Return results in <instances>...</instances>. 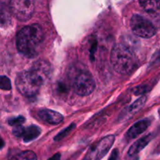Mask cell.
Listing matches in <instances>:
<instances>
[{
	"instance_id": "6da1fadb",
	"label": "cell",
	"mask_w": 160,
	"mask_h": 160,
	"mask_svg": "<svg viewBox=\"0 0 160 160\" xmlns=\"http://www.w3.org/2000/svg\"><path fill=\"white\" fill-rule=\"evenodd\" d=\"M44 40V32L40 25H28L22 28L16 38L17 48L21 54L34 57L38 52L40 45Z\"/></svg>"
},
{
	"instance_id": "7a4b0ae2",
	"label": "cell",
	"mask_w": 160,
	"mask_h": 160,
	"mask_svg": "<svg viewBox=\"0 0 160 160\" xmlns=\"http://www.w3.org/2000/svg\"><path fill=\"white\" fill-rule=\"evenodd\" d=\"M110 59L114 70L121 74L131 73L136 67L134 53L123 44H117L112 48Z\"/></svg>"
},
{
	"instance_id": "3957f363",
	"label": "cell",
	"mask_w": 160,
	"mask_h": 160,
	"mask_svg": "<svg viewBox=\"0 0 160 160\" xmlns=\"http://www.w3.org/2000/svg\"><path fill=\"white\" fill-rule=\"evenodd\" d=\"M45 78L34 68L23 71L17 75L15 84L17 90L23 96L31 97L39 92Z\"/></svg>"
},
{
	"instance_id": "277c9868",
	"label": "cell",
	"mask_w": 160,
	"mask_h": 160,
	"mask_svg": "<svg viewBox=\"0 0 160 160\" xmlns=\"http://www.w3.org/2000/svg\"><path fill=\"white\" fill-rule=\"evenodd\" d=\"M131 28L135 35L144 38H150L156 33L153 23L148 19L138 14H134L131 17Z\"/></svg>"
},
{
	"instance_id": "5b68a950",
	"label": "cell",
	"mask_w": 160,
	"mask_h": 160,
	"mask_svg": "<svg viewBox=\"0 0 160 160\" xmlns=\"http://www.w3.org/2000/svg\"><path fill=\"white\" fill-rule=\"evenodd\" d=\"M9 9L16 18L20 21H27L34 12V0H11Z\"/></svg>"
},
{
	"instance_id": "8992f818",
	"label": "cell",
	"mask_w": 160,
	"mask_h": 160,
	"mask_svg": "<svg viewBox=\"0 0 160 160\" xmlns=\"http://www.w3.org/2000/svg\"><path fill=\"white\" fill-rule=\"evenodd\" d=\"M95 83L93 77L88 72H81L75 78L73 88L75 92L81 96H87L95 89Z\"/></svg>"
},
{
	"instance_id": "52a82bcc",
	"label": "cell",
	"mask_w": 160,
	"mask_h": 160,
	"mask_svg": "<svg viewBox=\"0 0 160 160\" xmlns=\"http://www.w3.org/2000/svg\"><path fill=\"white\" fill-rule=\"evenodd\" d=\"M115 137L113 135H109L103 138L100 142L95 144L89 150L83 160H101L109 151L112 145H113Z\"/></svg>"
},
{
	"instance_id": "ba28073f",
	"label": "cell",
	"mask_w": 160,
	"mask_h": 160,
	"mask_svg": "<svg viewBox=\"0 0 160 160\" xmlns=\"http://www.w3.org/2000/svg\"><path fill=\"white\" fill-rule=\"evenodd\" d=\"M38 114L42 120L51 124H58L63 120V117L62 114L51 109H41L38 111Z\"/></svg>"
},
{
	"instance_id": "9c48e42d",
	"label": "cell",
	"mask_w": 160,
	"mask_h": 160,
	"mask_svg": "<svg viewBox=\"0 0 160 160\" xmlns=\"http://www.w3.org/2000/svg\"><path fill=\"white\" fill-rule=\"evenodd\" d=\"M146 96H142L140 98L136 100L134 103H132L131 106L124 109V112H123V115L120 116V118H122L123 120H127L132 117L136 112H138L139 109H142V106H144V105L146 102Z\"/></svg>"
},
{
	"instance_id": "30bf717a",
	"label": "cell",
	"mask_w": 160,
	"mask_h": 160,
	"mask_svg": "<svg viewBox=\"0 0 160 160\" xmlns=\"http://www.w3.org/2000/svg\"><path fill=\"white\" fill-rule=\"evenodd\" d=\"M152 134H147L145 137H142L140 139H138L137 142H134V143L131 146L129 151H128V155H129L130 156H134V155H137L138 153L142 151L144 148H145V147L148 145V144L151 142L152 139Z\"/></svg>"
},
{
	"instance_id": "8fae6325",
	"label": "cell",
	"mask_w": 160,
	"mask_h": 160,
	"mask_svg": "<svg viewBox=\"0 0 160 160\" xmlns=\"http://www.w3.org/2000/svg\"><path fill=\"white\" fill-rule=\"evenodd\" d=\"M150 125V121L148 120H142L134 123L128 131V136L130 138H135L138 136L142 134L148 126Z\"/></svg>"
},
{
	"instance_id": "7c38bea8",
	"label": "cell",
	"mask_w": 160,
	"mask_h": 160,
	"mask_svg": "<svg viewBox=\"0 0 160 160\" xmlns=\"http://www.w3.org/2000/svg\"><path fill=\"white\" fill-rule=\"evenodd\" d=\"M40 128H38L37 126L32 125V126L28 127V128H24V131H23L22 138H23L24 142H30L37 138L40 135Z\"/></svg>"
},
{
	"instance_id": "4fadbf2b",
	"label": "cell",
	"mask_w": 160,
	"mask_h": 160,
	"mask_svg": "<svg viewBox=\"0 0 160 160\" xmlns=\"http://www.w3.org/2000/svg\"><path fill=\"white\" fill-rule=\"evenodd\" d=\"M139 4L147 12H156L160 9V0H139Z\"/></svg>"
},
{
	"instance_id": "5bb4252c",
	"label": "cell",
	"mask_w": 160,
	"mask_h": 160,
	"mask_svg": "<svg viewBox=\"0 0 160 160\" xmlns=\"http://www.w3.org/2000/svg\"><path fill=\"white\" fill-rule=\"evenodd\" d=\"M75 127H76V124H75L74 123H71L70 126L67 127V128H65L64 130H62V131H60V132H59V134H58L54 138V141H56V142H59V141L62 140V138H64L65 137H67V136L68 135L70 132H71L72 130H73Z\"/></svg>"
},
{
	"instance_id": "9a60e30c",
	"label": "cell",
	"mask_w": 160,
	"mask_h": 160,
	"mask_svg": "<svg viewBox=\"0 0 160 160\" xmlns=\"http://www.w3.org/2000/svg\"><path fill=\"white\" fill-rule=\"evenodd\" d=\"M23 152L20 150H12L9 152L8 155V160H23Z\"/></svg>"
},
{
	"instance_id": "2e32d148",
	"label": "cell",
	"mask_w": 160,
	"mask_h": 160,
	"mask_svg": "<svg viewBox=\"0 0 160 160\" xmlns=\"http://www.w3.org/2000/svg\"><path fill=\"white\" fill-rule=\"evenodd\" d=\"M0 81H1V88L2 89V90H10L11 88H12V85H11L10 80H9L7 77L2 76Z\"/></svg>"
},
{
	"instance_id": "e0dca14e",
	"label": "cell",
	"mask_w": 160,
	"mask_h": 160,
	"mask_svg": "<svg viewBox=\"0 0 160 160\" xmlns=\"http://www.w3.org/2000/svg\"><path fill=\"white\" fill-rule=\"evenodd\" d=\"M25 121V118L22 116L17 117H13L8 120V123L11 126H18V125L22 124Z\"/></svg>"
},
{
	"instance_id": "ac0fdd59",
	"label": "cell",
	"mask_w": 160,
	"mask_h": 160,
	"mask_svg": "<svg viewBox=\"0 0 160 160\" xmlns=\"http://www.w3.org/2000/svg\"><path fill=\"white\" fill-rule=\"evenodd\" d=\"M23 157L25 160H38L37 156L32 151H23Z\"/></svg>"
},
{
	"instance_id": "d6986e66",
	"label": "cell",
	"mask_w": 160,
	"mask_h": 160,
	"mask_svg": "<svg viewBox=\"0 0 160 160\" xmlns=\"http://www.w3.org/2000/svg\"><path fill=\"white\" fill-rule=\"evenodd\" d=\"M23 131H24V128L20 125L18 126H15V128L12 130V134L16 136V137H22L23 134Z\"/></svg>"
},
{
	"instance_id": "ffe728a7",
	"label": "cell",
	"mask_w": 160,
	"mask_h": 160,
	"mask_svg": "<svg viewBox=\"0 0 160 160\" xmlns=\"http://www.w3.org/2000/svg\"><path fill=\"white\" fill-rule=\"evenodd\" d=\"M146 91V86H138L135 88L133 89V92L134 95H142V94L145 93Z\"/></svg>"
},
{
	"instance_id": "44dd1931",
	"label": "cell",
	"mask_w": 160,
	"mask_h": 160,
	"mask_svg": "<svg viewBox=\"0 0 160 160\" xmlns=\"http://www.w3.org/2000/svg\"><path fill=\"white\" fill-rule=\"evenodd\" d=\"M119 156V152H118V150L117 148L112 150V153H111L110 156H109V159L108 160H117V158H118Z\"/></svg>"
},
{
	"instance_id": "7402d4cb",
	"label": "cell",
	"mask_w": 160,
	"mask_h": 160,
	"mask_svg": "<svg viewBox=\"0 0 160 160\" xmlns=\"http://www.w3.org/2000/svg\"><path fill=\"white\" fill-rule=\"evenodd\" d=\"M60 158H61L60 153H56V154H55L54 156H52V157L48 160H60Z\"/></svg>"
},
{
	"instance_id": "603a6c76",
	"label": "cell",
	"mask_w": 160,
	"mask_h": 160,
	"mask_svg": "<svg viewBox=\"0 0 160 160\" xmlns=\"http://www.w3.org/2000/svg\"><path fill=\"white\" fill-rule=\"evenodd\" d=\"M157 60H159V59H160V51L159 52V53H158V55H157Z\"/></svg>"
},
{
	"instance_id": "cb8c5ba5",
	"label": "cell",
	"mask_w": 160,
	"mask_h": 160,
	"mask_svg": "<svg viewBox=\"0 0 160 160\" xmlns=\"http://www.w3.org/2000/svg\"><path fill=\"white\" fill-rule=\"evenodd\" d=\"M134 160H138V159H134Z\"/></svg>"
}]
</instances>
